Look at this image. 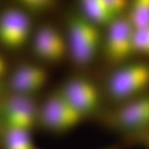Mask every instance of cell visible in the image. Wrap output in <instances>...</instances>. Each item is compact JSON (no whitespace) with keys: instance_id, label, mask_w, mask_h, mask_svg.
Listing matches in <instances>:
<instances>
[{"instance_id":"1","label":"cell","mask_w":149,"mask_h":149,"mask_svg":"<svg viewBox=\"0 0 149 149\" xmlns=\"http://www.w3.org/2000/svg\"><path fill=\"white\" fill-rule=\"evenodd\" d=\"M100 123L106 129L119 134L124 146L149 131V92L117 104L115 108L102 112Z\"/></svg>"},{"instance_id":"14","label":"cell","mask_w":149,"mask_h":149,"mask_svg":"<svg viewBox=\"0 0 149 149\" xmlns=\"http://www.w3.org/2000/svg\"><path fill=\"white\" fill-rule=\"evenodd\" d=\"M19 7L30 14H42L53 10L56 3L51 0H23Z\"/></svg>"},{"instance_id":"3","label":"cell","mask_w":149,"mask_h":149,"mask_svg":"<svg viewBox=\"0 0 149 149\" xmlns=\"http://www.w3.org/2000/svg\"><path fill=\"white\" fill-rule=\"evenodd\" d=\"M105 91L116 104L149 92V61L130 60L113 67L106 79Z\"/></svg>"},{"instance_id":"4","label":"cell","mask_w":149,"mask_h":149,"mask_svg":"<svg viewBox=\"0 0 149 149\" xmlns=\"http://www.w3.org/2000/svg\"><path fill=\"white\" fill-rule=\"evenodd\" d=\"M59 91L84 118L102 114V93L93 80L74 76L66 80Z\"/></svg>"},{"instance_id":"2","label":"cell","mask_w":149,"mask_h":149,"mask_svg":"<svg viewBox=\"0 0 149 149\" xmlns=\"http://www.w3.org/2000/svg\"><path fill=\"white\" fill-rule=\"evenodd\" d=\"M66 31L68 55L72 62L79 67L92 64L102 53L103 33L101 29L79 13L68 17Z\"/></svg>"},{"instance_id":"6","label":"cell","mask_w":149,"mask_h":149,"mask_svg":"<svg viewBox=\"0 0 149 149\" xmlns=\"http://www.w3.org/2000/svg\"><path fill=\"white\" fill-rule=\"evenodd\" d=\"M133 34L134 29L125 16L116 19L106 27L102 53L113 68L132 60L135 55Z\"/></svg>"},{"instance_id":"17","label":"cell","mask_w":149,"mask_h":149,"mask_svg":"<svg viewBox=\"0 0 149 149\" xmlns=\"http://www.w3.org/2000/svg\"><path fill=\"white\" fill-rule=\"evenodd\" d=\"M133 145H137V146H141L144 147L145 148L149 149V131L147 133L143 134L138 137L134 139V140L130 143V146H133Z\"/></svg>"},{"instance_id":"19","label":"cell","mask_w":149,"mask_h":149,"mask_svg":"<svg viewBox=\"0 0 149 149\" xmlns=\"http://www.w3.org/2000/svg\"><path fill=\"white\" fill-rule=\"evenodd\" d=\"M123 146H115L109 147V148H107L105 149H123Z\"/></svg>"},{"instance_id":"8","label":"cell","mask_w":149,"mask_h":149,"mask_svg":"<svg viewBox=\"0 0 149 149\" xmlns=\"http://www.w3.org/2000/svg\"><path fill=\"white\" fill-rule=\"evenodd\" d=\"M31 41L35 55L45 62L57 64L68 55L65 34L51 24H43L35 30Z\"/></svg>"},{"instance_id":"20","label":"cell","mask_w":149,"mask_h":149,"mask_svg":"<svg viewBox=\"0 0 149 149\" xmlns=\"http://www.w3.org/2000/svg\"><path fill=\"white\" fill-rule=\"evenodd\" d=\"M1 81V80H0ZM1 81H0V91H1Z\"/></svg>"},{"instance_id":"16","label":"cell","mask_w":149,"mask_h":149,"mask_svg":"<svg viewBox=\"0 0 149 149\" xmlns=\"http://www.w3.org/2000/svg\"><path fill=\"white\" fill-rule=\"evenodd\" d=\"M106 4L112 15L115 19L126 15L130 1L126 0H105Z\"/></svg>"},{"instance_id":"18","label":"cell","mask_w":149,"mask_h":149,"mask_svg":"<svg viewBox=\"0 0 149 149\" xmlns=\"http://www.w3.org/2000/svg\"><path fill=\"white\" fill-rule=\"evenodd\" d=\"M8 72V66L6 61L1 55H0V80L4 77Z\"/></svg>"},{"instance_id":"12","label":"cell","mask_w":149,"mask_h":149,"mask_svg":"<svg viewBox=\"0 0 149 149\" xmlns=\"http://www.w3.org/2000/svg\"><path fill=\"white\" fill-rule=\"evenodd\" d=\"M126 18L134 31L149 26V0L130 1Z\"/></svg>"},{"instance_id":"9","label":"cell","mask_w":149,"mask_h":149,"mask_svg":"<svg viewBox=\"0 0 149 149\" xmlns=\"http://www.w3.org/2000/svg\"><path fill=\"white\" fill-rule=\"evenodd\" d=\"M39 107L32 97L13 94L7 97L0 108V115L6 128L31 130L38 122Z\"/></svg>"},{"instance_id":"11","label":"cell","mask_w":149,"mask_h":149,"mask_svg":"<svg viewBox=\"0 0 149 149\" xmlns=\"http://www.w3.org/2000/svg\"><path fill=\"white\" fill-rule=\"evenodd\" d=\"M79 13L99 28H106L116 19L112 15L105 0H82L79 3Z\"/></svg>"},{"instance_id":"7","label":"cell","mask_w":149,"mask_h":149,"mask_svg":"<svg viewBox=\"0 0 149 149\" xmlns=\"http://www.w3.org/2000/svg\"><path fill=\"white\" fill-rule=\"evenodd\" d=\"M33 32L30 15L20 7L0 13V44L4 48L20 49L31 40Z\"/></svg>"},{"instance_id":"5","label":"cell","mask_w":149,"mask_h":149,"mask_svg":"<svg viewBox=\"0 0 149 149\" xmlns=\"http://www.w3.org/2000/svg\"><path fill=\"white\" fill-rule=\"evenodd\" d=\"M84 120V118L65 100L59 90L50 94L39 107L38 121L51 133H68Z\"/></svg>"},{"instance_id":"10","label":"cell","mask_w":149,"mask_h":149,"mask_svg":"<svg viewBox=\"0 0 149 149\" xmlns=\"http://www.w3.org/2000/svg\"><path fill=\"white\" fill-rule=\"evenodd\" d=\"M48 79L45 68L37 64L26 63L17 67L10 76L12 93L32 97L44 88Z\"/></svg>"},{"instance_id":"13","label":"cell","mask_w":149,"mask_h":149,"mask_svg":"<svg viewBox=\"0 0 149 149\" xmlns=\"http://www.w3.org/2000/svg\"><path fill=\"white\" fill-rule=\"evenodd\" d=\"M3 149H36L30 131L6 128L3 141Z\"/></svg>"},{"instance_id":"15","label":"cell","mask_w":149,"mask_h":149,"mask_svg":"<svg viewBox=\"0 0 149 149\" xmlns=\"http://www.w3.org/2000/svg\"><path fill=\"white\" fill-rule=\"evenodd\" d=\"M133 48L135 55L143 56L149 61V26L134 31Z\"/></svg>"}]
</instances>
